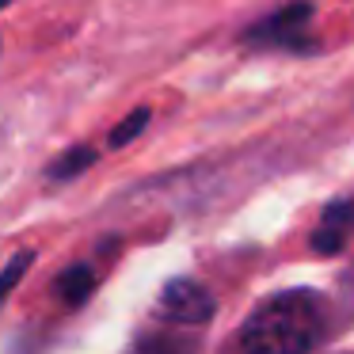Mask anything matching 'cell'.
<instances>
[{"label":"cell","instance_id":"7","mask_svg":"<svg viewBox=\"0 0 354 354\" xmlns=\"http://www.w3.org/2000/svg\"><path fill=\"white\" fill-rule=\"evenodd\" d=\"M149 118H153V111H149V107H138L130 118H126V122H118L115 130H111L107 145H111V149H122V145H130V141H133V138H138V133L149 126Z\"/></svg>","mask_w":354,"mask_h":354},{"label":"cell","instance_id":"9","mask_svg":"<svg viewBox=\"0 0 354 354\" xmlns=\"http://www.w3.org/2000/svg\"><path fill=\"white\" fill-rule=\"evenodd\" d=\"M8 4H12V0H0V8H8Z\"/></svg>","mask_w":354,"mask_h":354},{"label":"cell","instance_id":"8","mask_svg":"<svg viewBox=\"0 0 354 354\" xmlns=\"http://www.w3.org/2000/svg\"><path fill=\"white\" fill-rule=\"evenodd\" d=\"M31 263H35V252H16L8 259V267L0 270V305H4V297H8V293L19 286V278L27 274V267H31Z\"/></svg>","mask_w":354,"mask_h":354},{"label":"cell","instance_id":"2","mask_svg":"<svg viewBox=\"0 0 354 354\" xmlns=\"http://www.w3.org/2000/svg\"><path fill=\"white\" fill-rule=\"evenodd\" d=\"M313 0H290L278 12L263 16L255 27L244 31V46L252 50H278V54H316L320 42L313 39Z\"/></svg>","mask_w":354,"mask_h":354},{"label":"cell","instance_id":"4","mask_svg":"<svg viewBox=\"0 0 354 354\" xmlns=\"http://www.w3.org/2000/svg\"><path fill=\"white\" fill-rule=\"evenodd\" d=\"M351 232H354V194H351V198L331 202V206L324 209L320 229H316V236H313V248L331 255V252H339V248L346 244Z\"/></svg>","mask_w":354,"mask_h":354},{"label":"cell","instance_id":"1","mask_svg":"<svg viewBox=\"0 0 354 354\" xmlns=\"http://www.w3.org/2000/svg\"><path fill=\"white\" fill-rule=\"evenodd\" d=\"M335 308L316 290H282L255 305L236 335L248 354H305L331 339Z\"/></svg>","mask_w":354,"mask_h":354},{"label":"cell","instance_id":"6","mask_svg":"<svg viewBox=\"0 0 354 354\" xmlns=\"http://www.w3.org/2000/svg\"><path fill=\"white\" fill-rule=\"evenodd\" d=\"M92 164H95V149H88V145H73L69 153H62L57 160H50L46 179H50V183H69V179L84 176V171L92 168Z\"/></svg>","mask_w":354,"mask_h":354},{"label":"cell","instance_id":"5","mask_svg":"<svg viewBox=\"0 0 354 354\" xmlns=\"http://www.w3.org/2000/svg\"><path fill=\"white\" fill-rule=\"evenodd\" d=\"M95 286H100V270H95L92 263H73V267H65L62 274H57L54 297L62 301L65 308H80L95 293Z\"/></svg>","mask_w":354,"mask_h":354},{"label":"cell","instance_id":"3","mask_svg":"<svg viewBox=\"0 0 354 354\" xmlns=\"http://www.w3.org/2000/svg\"><path fill=\"white\" fill-rule=\"evenodd\" d=\"M214 313H217L214 293L202 282H194V278H171L160 290V301H156V308H153L160 328H176V331L202 328Z\"/></svg>","mask_w":354,"mask_h":354}]
</instances>
